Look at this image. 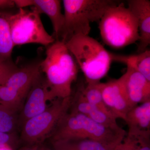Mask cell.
Masks as SVG:
<instances>
[{
  "label": "cell",
  "mask_w": 150,
  "mask_h": 150,
  "mask_svg": "<svg viewBox=\"0 0 150 150\" xmlns=\"http://www.w3.org/2000/svg\"><path fill=\"white\" fill-rule=\"evenodd\" d=\"M46 58L40 62L51 101L71 97L72 85L77 77L79 67L74 56L61 40L47 46Z\"/></svg>",
  "instance_id": "cell-1"
},
{
  "label": "cell",
  "mask_w": 150,
  "mask_h": 150,
  "mask_svg": "<svg viewBox=\"0 0 150 150\" xmlns=\"http://www.w3.org/2000/svg\"><path fill=\"white\" fill-rule=\"evenodd\" d=\"M87 83L100 82L110 69L112 53L89 35L77 34L65 42Z\"/></svg>",
  "instance_id": "cell-2"
},
{
  "label": "cell",
  "mask_w": 150,
  "mask_h": 150,
  "mask_svg": "<svg viewBox=\"0 0 150 150\" xmlns=\"http://www.w3.org/2000/svg\"><path fill=\"white\" fill-rule=\"evenodd\" d=\"M126 134L123 129L113 130L83 114L69 111L52 132V141L88 139L106 144H119Z\"/></svg>",
  "instance_id": "cell-3"
},
{
  "label": "cell",
  "mask_w": 150,
  "mask_h": 150,
  "mask_svg": "<svg viewBox=\"0 0 150 150\" xmlns=\"http://www.w3.org/2000/svg\"><path fill=\"white\" fill-rule=\"evenodd\" d=\"M103 42L114 48H123L139 40L137 19L123 3L111 6L99 21Z\"/></svg>",
  "instance_id": "cell-4"
},
{
  "label": "cell",
  "mask_w": 150,
  "mask_h": 150,
  "mask_svg": "<svg viewBox=\"0 0 150 150\" xmlns=\"http://www.w3.org/2000/svg\"><path fill=\"white\" fill-rule=\"evenodd\" d=\"M64 23L60 40L67 42L77 34L89 35L91 23L99 21L108 9L118 4L112 0H64Z\"/></svg>",
  "instance_id": "cell-5"
},
{
  "label": "cell",
  "mask_w": 150,
  "mask_h": 150,
  "mask_svg": "<svg viewBox=\"0 0 150 150\" xmlns=\"http://www.w3.org/2000/svg\"><path fill=\"white\" fill-rule=\"evenodd\" d=\"M35 9L19 8L10 17L11 36L14 46L36 43L48 46L55 42L54 36L46 31Z\"/></svg>",
  "instance_id": "cell-6"
},
{
  "label": "cell",
  "mask_w": 150,
  "mask_h": 150,
  "mask_svg": "<svg viewBox=\"0 0 150 150\" xmlns=\"http://www.w3.org/2000/svg\"><path fill=\"white\" fill-rule=\"evenodd\" d=\"M71 96L52 100L43 112L28 120L23 125L21 138L25 142L37 145L53 132L61 118L69 110Z\"/></svg>",
  "instance_id": "cell-7"
},
{
  "label": "cell",
  "mask_w": 150,
  "mask_h": 150,
  "mask_svg": "<svg viewBox=\"0 0 150 150\" xmlns=\"http://www.w3.org/2000/svg\"><path fill=\"white\" fill-rule=\"evenodd\" d=\"M125 74L117 79L102 83L101 93L105 104L116 119L124 121L133 106L129 99L125 86Z\"/></svg>",
  "instance_id": "cell-8"
},
{
  "label": "cell",
  "mask_w": 150,
  "mask_h": 150,
  "mask_svg": "<svg viewBox=\"0 0 150 150\" xmlns=\"http://www.w3.org/2000/svg\"><path fill=\"white\" fill-rule=\"evenodd\" d=\"M48 101H51L49 89L41 73L28 94L20 116L22 126L28 120L45 111L48 107Z\"/></svg>",
  "instance_id": "cell-9"
},
{
  "label": "cell",
  "mask_w": 150,
  "mask_h": 150,
  "mask_svg": "<svg viewBox=\"0 0 150 150\" xmlns=\"http://www.w3.org/2000/svg\"><path fill=\"white\" fill-rule=\"evenodd\" d=\"M40 62H33L18 67L5 85L23 100L41 74Z\"/></svg>",
  "instance_id": "cell-10"
},
{
  "label": "cell",
  "mask_w": 150,
  "mask_h": 150,
  "mask_svg": "<svg viewBox=\"0 0 150 150\" xmlns=\"http://www.w3.org/2000/svg\"><path fill=\"white\" fill-rule=\"evenodd\" d=\"M69 110L83 114L95 122L113 130L122 129L117 124L116 118L105 113L86 100L82 93L80 86L76 91L74 96H71V105Z\"/></svg>",
  "instance_id": "cell-11"
},
{
  "label": "cell",
  "mask_w": 150,
  "mask_h": 150,
  "mask_svg": "<svg viewBox=\"0 0 150 150\" xmlns=\"http://www.w3.org/2000/svg\"><path fill=\"white\" fill-rule=\"evenodd\" d=\"M128 7L137 19L139 43V53L146 50L150 44V1L148 0H129Z\"/></svg>",
  "instance_id": "cell-12"
},
{
  "label": "cell",
  "mask_w": 150,
  "mask_h": 150,
  "mask_svg": "<svg viewBox=\"0 0 150 150\" xmlns=\"http://www.w3.org/2000/svg\"><path fill=\"white\" fill-rule=\"evenodd\" d=\"M125 75L126 91L133 106L150 101V81L130 67H127Z\"/></svg>",
  "instance_id": "cell-13"
},
{
  "label": "cell",
  "mask_w": 150,
  "mask_h": 150,
  "mask_svg": "<svg viewBox=\"0 0 150 150\" xmlns=\"http://www.w3.org/2000/svg\"><path fill=\"white\" fill-rule=\"evenodd\" d=\"M32 8L39 14L45 13L51 20L53 28V35L56 40H60L64 23V17L62 13L61 1L59 0H32Z\"/></svg>",
  "instance_id": "cell-14"
},
{
  "label": "cell",
  "mask_w": 150,
  "mask_h": 150,
  "mask_svg": "<svg viewBox=\"0 0 150 150\" xmlns=\"http://www.w3.org/2000/svg\"><path fill=\"white\" fill-rule=\"evenodd\" d=\"M125 121L128 133L150 132V101L133 108L127 113Z\"/></svg>",
  "instance_id": "cell-15"
},
{
  "label": "cell",
  "mask_w": 150,
  "mask_h": 150,
  "mask_svg": "<svg viewBox=\"0 0 150 150\" xmlns=\"http://www.w3.org/2000/svg\"><path fill=\"white\" fill-rule=\"evenodd\" d=\"M54 150H113L119 144H106L88 139L52 141Z\"/></svg>",
  "instance_id": "cell-16"
},
{
  "label": "cell",
  "mask_w": 150,
  "mask_h": 150,
  "mask_svg": "<svg viewBox=\"0 0 150 150\" xmlns=\"http://www.w3.org/2000/svg\"><path fill=\"white\" fill-rule=\"evenodd\" d=\"M112 62H120L131 67L143 75L150 81V51L147 49L144 52L135 55H118L112 53Z\"/></svg>",
  "instance_id": "cell-17"
},
{
  "label": "cell",
  "mask_w": 150,
  "mask_h": 150,
  "mask_svg": "<svg viewBox=\"0 0 150 150\" xmlns=\"http://www.w3.org/2000/svg\"><path fill=\"white\" fill-rule=\"evenodd\" d=\"M12 12L0 10V62L11 60L14 46L11 36L9 18Z\"/></svg>",
  "instance_id": "cell-18"
},
{
  "label": "cell",
  "mask_w": 150,
  "mask_h": 150,
  "mask_svg": "<svg viewBox=\"0 0 150 150\" xmlns=\"http://www.w3.org/2000/svg\"><path fill=\"white\" fill-rule=\"evenodd\" d=\"M150 132L128 133L113 150H150Z\"/></svg>",
  "instance_id": "cell-19"
},
{
  "label": "cell",
  "mask_w": 150,
  "mask_h": 150,
  "mask_svg": "<svg viewBox=\"0 0 150 150\" xmlns=\"http://www.w3.org/2000/svg\"><path fill=\"white\" fill-rule=\"evenodd\" d=\"M101 86L102 83L100 82L87 83L85 87L82 85L80 86L82 93L90 103L105 113L114 117L110 113L103 101L101 93Z\"/></svg>",
  "instance_id": "cell-20"
},
{
  "label": "cell",
  "mask_w": 150,
  "mask_h": 150,
  "mask_svg": "<svg viewBox=\"0 0 150 150\" xmlns=\"http://www.w3.org/2000/svg\"><path fill=\"white\" fill-rule=\"evenodd\" d=\"M16 110L0 104V132L10 133L13 131L16 125Z\"/></svg>",
  "instance_id": "cell-21"
},
{
  "label": "cell",
  "mask_w": 150,
  "mask_h": 150,
  "mask_svg": "<svg viewBox=\"0 0 150 150\" xmlns=\"http://www.w3.org/2000/svg\"><path fill=\"white\" fill-rule=\"evenodd\" d=\"M17 68L12 60L0 62V85H4Z\"/></svg>",
  "instance_id": "cell-22"
},
{
  "label": "cell",
  "mask_w": 150,
  "mask_h": 150,
  "mask_svg": "<svg viewBox=\"0 0 150 150\" xmlns=\"http://www.w3.org/2000/svg\"><path fill=\"white\" fill-rule=\"evenodd\" d=\"M13 139V136L11 134L0 132V145L6 144H10Z\"/></svg>",
  "instance_id": "cell-23"
},
{
  "label": "cell",
  "mask_w": 150,
  "mask_h": 150,
  "mask_svg": "<svg viewBox=\"0 0 150 150\" xmlns=\"http://www.w3.org/2000/svg\"><path fill=\"white\" fill-rule=\"evenodd\" d=\"M15 6L14 0H0V10H7Z\"/></svg>",
  "instance_id": "cell-24"
},
{
  "label": "cell",
  "mask_w": 150,
  "mask_h": 150,
  "mask_svg": "<svg viewBox=\"0 0 150 150\" xmlns=\"http://www.w3.org/2000/svg\"><path fill=\"white\" fill-rule=\"evenodd\" d=\"M14 2L16 6L18 8H23L32 6V0H14Z\"/></svg>",
  "instance_id": "cell-25"
},
{
  "label": "cell",
  "mask_w": 150,
  "mask_h": 150,
  "mask_svg": "<svg viewBox=\"0 0 150 150\" xmlns=\"http://www.w3.org/2000/svg\"><path fill=\"white\" fill-rule=\"evenodd\" d=\"M0 150H13V149L10 145L6 144L0 145Z\"/></svg>",
  "instance_id": "cell-26"
},
{
  "label": "cell",
  "mask_w": 150,
  "mask_h": 150,
  "mask_svg": "<svg viewBox=\"0 0 150 150\" xmlns=\"http://www.w3.org/2000/svg\"><path fill=\"white\" fill-rule=\"evenodd\" d=\"M38 146L37 145H32V146L28 147L25 148L21 150H38Z\"/></svg>",
  "instance_id": "cell-27"
},
{
  "label": "cell",
  "mask_w": 150,
  "mask_h": 150,
  "mask_svg": "<svg viewBox=\"0 0 150 150\" xmlns=\"http://www.w3.org/2000/svg\"><path fill=\"white\" fill-rule=\"evenodd\" d=\"M38 150H51L50 149H48V148L45 147H38Z\"/></svg>",
  "instance_id": "cell-28"
}]
</instances>
